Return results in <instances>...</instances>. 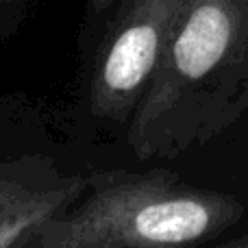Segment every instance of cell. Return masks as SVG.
<instances>
[{"instance_id": "obj_1", "label": "cell", "mask_w": 248, "mask_h": 248, "mask_svg": "<svg viewBox=\"0 0 248 248\" xmlns=\"http://www.w3.org/2000/svg\"><path fill=\"white\" fill-rule=\"evenodd\" d=\"M248 113V0H185L128 120L140 159L176 157Z\"/></svg>"}, {"instance_id": "obj_2", "label": "cell", "mask_w": 248, "mask_h": 248, "mask_svg": "<svg viewBox=\"0 0 248 248\" xmlns=\"http://www.w3.org/2000/svg\"><path fill=\"white\" fill-rule=\"evenodd\" d=\"M87 196L50 218L29 248H153L211 242L244 218V205L183 183L168 170L100 172Z\"/></svg>"}, {"instance_id": "obj_3", "label": "cell", "mask_w": 248, "mask_h": 248, "mask_svg": "<svg viewBox=\"0 0 248 248\" xmlns=\"http://www.w3.org/2000/svg\"><path fill=\"white\" fill-rule=\"evenodd\" d=\"M185 0H124L100 39L90 83L96 116L124 124L163 59Z\"/></svg>"}, {"instance_id": "obj_4", "label": "cell", "mask_w": 248, "mask_h": 248, "mask_svg": "<svg viewBox=\"0 0 248 248\" xmlns=\"http://www.w3.org/2000/svg\"><path fill=\"white\" fill-rule=\"evenodd\" d=\"M83 189L85 181H70L55 189H35L0 216V248H29L39 229L72 205Z\"/></svg>"}, {"instance_id": "obj_5", "label": "cell", "mask_w": 248, "mask_h": 248, "mask_svg": "<svg viewBox=\"0 0 248 248\" xmlns=\"http://www.w3.org/2000/svg\"><path fill=\"white\" fill-rule=\"evenodd\" d=\"M35 189L26 187L20 181L0 176V216H2L4 211H9L11 207H16L17 202H22L24 198H29Z\"/></svg>"}, {"instance_id": "obj_6", "label": "cell", "mask_w": 248, "mask_h": 248, "mask_svg": "<svg viewBox=\"0 0 248 248\" xmlns=\"http://www.w3.org/2000/svg\"><path fill=\"white\" fill-rule=\"evenodd\" d=\"M124 0H90V9L94 13H107L111 9L120 7Z\"/></svg>"}, {"instance_id": "obj_7", "label": "cell", "mask_w": 248, "mask_h": 248, "mask_svg": "<svg viewBox=\"0 0 248 248\" xmlns=\"http://www.w3.org/2000/svg\"><path fill=\"white\" fill-rule=\"evenodd\" d=\"M224 246H233V248H248V231L244 233V235H240V237H231V240H227V242H222Z\"/></svg>"}, {"instance_id": "obj_8", "label": "cell", "mask_w": 248, "mask_h": 248, "mask_svg": "<svg viewBox=\"0 0 248 248\" xmlns=\"http://www.w3.org/2000/svg\"><path fill=\"white\" fill-rule=\"evenodd\" d=\"M22 0H0V17L4 16L7 11H11L13 4H20Z\"/></svg>"}]
</instances>
